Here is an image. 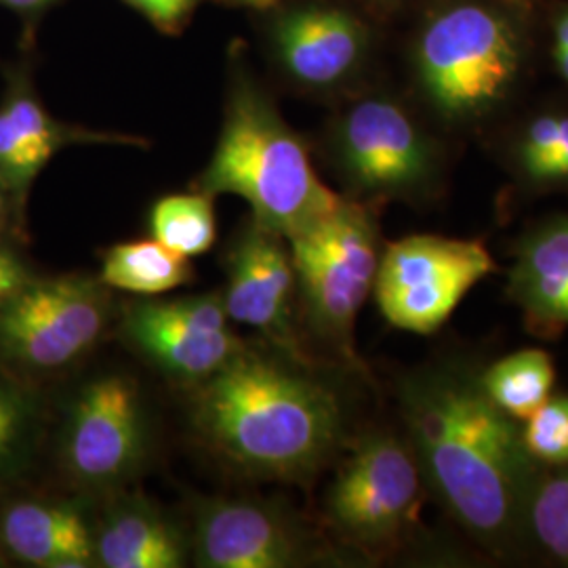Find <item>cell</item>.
Here are the masks:
<instances>
[{"instance_id":"cell-1","label":"cell","mask_w":568,"mask_h":568,"mask_svg":"<svg viewBox=\"0 0 568 568\" xmlns=\"http://www.w3.org/2000/svg\"><path fill=\"white\" fill-rule=\"evenodd\" d=\"M400 410L427 487L467 532L504 546L527 525L537 462L480 377L457 368L417 371L400 386Z\"/></svg>"},{"instance_id":"cell-2","label":"cell","mask_w":568,"mask_h":568,"mask_svg":"<svg viewBox=\"0 0 568 568\" xmlns=\"http://www.w3.org/2000/svg\"><path fill=\"white\" fill-rule=\"evenodd\" d=\"M192 427L215 457L257 480L305 485L344 440V406L304 358L248 345L192 387Z\"/></svg>"},{"instance_id":"cell-3","label":"cell","mask_w":568,"mask_h":568,"mask_svg":"<svg viewBox=\"0 0 568 568\" xmlns=\"http://www.w3.org/2000/svg\"><path fill=\"white\" fill-rule=\"evenodd\" d=\"M196 190L243 199L251 220L286 241L344 201L318 178L304 140L246 70L232 77L224 124Z\"/></svg>"},{"instance_id":"cell-4","label":"cell","mask_w":568,"mask_h":568,"mask_svg":"<svg viewBox=\"0 0 568 568\" xmlns=\"http://www.w3.org/2000/svg\"><path fill=\"white\" fill-rule=\"evenodd\" d=\"M112 323L100 276L34 274L0 307V366L39 384L82 363Z\"/></svg>"},{"instance_id":"cell-5","label":"cell","mask_w":568,"mask_h":568,"mask_svg":"<svg viewBox=\"0 0 568 568\" xmlns=\"http://www.w3.org/2000/svg\"><path fill=\"white\" fill-rule=\"evenodd\" d=\"M297 297L307 326L347 361H356L354 326L375 288L379 232L365 204L344 199L288 241Z\"/></svg>"},{"instance_id":"cell-6","label":"cell","mask_w":568,"mask_h":568,"mask_svg":"<svg viewBox=\"0 0 568 568\" xmlns=\"http://www.w3.org/2000/svg\"><path fill=\"white\" fill-rule=\"evenodd\" d=\"M152 424L140 384L126 373L89 377L63 406L55 462L82 497L129 487L150 459Z\"/></svg>"},{"instance_id":"cell-7","label":"cell","mask_w":568,"mask_h":568,"mask_svg":"<svg viewBox=\"0 0 568 568\" xmlns=\"http://www.w3.org/2000/svg\"><path fill=\"white\" fill-rule=\"evenodd\" d=\"M415 63L438 112L471 119L506 95L520 68V41L495 9L457 4L427 21Z\"/></svg>"},{"instance_id":"cell-8","label":"cell","mask_w":568,"mask_h":568,"mask_svg":"<svg viewBox=\"0 0 568 568\" xmlns=\"http://www.w3.org/2000/svg\"><path fill=\"white\" fill-rule=\"evenodd\" d=\"M424 485L408 440L384 432L368 434L349 450L326 488V523L349 546L387 548L417 518Z\"/></svg>"},{"instance_id":"cell-9","label":"cell","mask_w":568,"mask_h":568,"mask_svg":"<svg viewBox=\"0 0 568 568\" xmlns=\"http://www.w3.org/2000/svg\"><path fill=\"white\" fill-rule=\"evenodd\" d=\"M495 270V260L480 241L413 234L382 251L373 293L389 325L429 335Z\"/></svg>"},{"instance_id":"cell-10","label":"cell","mask_w":568,"mask_h":568,"mask_svg":"<svg viewBox=\"0 0 568 568\" xmlns=\"http://www.w3.org/2000/svg\"><path fill=\"white\" fill-rule=\"evenodd\" d=\"M119 333L148 365L183 387L201 386L244 347L222 293L135 302L122 312Z\"/></svg>"},{"instance_id":"cell-11","label":"cell","mask_w":568,"mask_h":568,"mask_svg":"<svg viewBox=\"0 0 568 568\" xmlns=\"http://www.w3.org/2000/svg\"><path fill=\"white\" fill-rule=\"evenodd\" d=\"M333 156L349 190L363 199H400L432 173V148L405 108L387 98L349 105L333 131Z\"/></svg>"},{"instance_id":"cell-12","label":"cell","mask_w":568,"mask_h":568,"mask_svg":"<svg viewBox=\"0 0 568 568\" xmlns=\"http://www.w3.org/2000/svg\"><path fill=\"white\" fill-rule=\"evenodd\" d=\"M190 544L201 568H293L312 556L310 535L291 509L246 495L199 501Z\"/></svg>"},{"instance_id":"cell-13","label":"cell","mask_w":568,"mask_h":568,"mask_svg":"<svg viewBox=\"0 0 568 568\" xmlns=\"http://www.w3.org/2000/svg\"><path fill=\"white\" fill-rule=\"evenodd\" d=\"M138 145L145 140L93 131L55 119L41 100L28 63L4 68L0 98V183L7 190L18 224L26 232L30 192L53 156L70 145Z\"/></svg>"},{"instance_id":"cell-14","label":"cell","mask_w":568,"mask_h":568,"mask_svg":"<svg viewBox=\"0 0 568 568\" xmlns=\"http://www.w3.org/2000/svg\"><path fill=\"white\" fill-rule=\"evenodd\" d=\"M224 270L222 297L232 323L302 358L293 325L297 278L286 239L248 217L225 248Z\"/></svg>"},{"instance_id":"cell-15","label":"cell","mask_w":568,"mask_h":568,"mask_svg":"<svg viewBox=\"0 0 568 568\" xmlns=\"http://www.w3.org/2000/svg\"><path fill=\"white\" fill-rule=\"evenodd\" d=\"M0 558L30 568H93L95 516L84 497L0 495Z\"/></svg>"},{"instance_id":"cell-16","label":"cell","mask_w":568,"mask_h":568,"mask_svg":"<svg viewBox=\"0 0 568 568\" xmlns=\"http://www.w3.org/2000/svg\"><path fill=\"white\" fill-rule=\"evenodd\" d=\"M272 47L291 81L305 89H331L365 58L366 28L339 7L302 4L274 21Z\"/></svg>"},{"instance_id":"cell-17","label":"cell","mask_w":568,"mask_h":568,"mask_svg":"<svg viewBox=\"0 0 568 568\" xmlns=\"http://www.w3.org/2000/svg\"><path fill=\"white\" fill-rule=\"evenodd\" d=\"M95 560L102 568H182L192 560L190 530L150 497L122 488L103 497L95 516Z\"/></svg>"},{"instance_id":"cell-18","label":"cell","mask_w":568,"mask_h":568,"mask_svg":"<svg viewBox=\"0 0 568 568\" xmlns=\"http://www.w3.org/2000/svg\"><path fill=\"white\" fill-rule=\"evenodd\" d=\"M509 291L530 323L568 326V220L537 230L520 246Z\"/></svg>"},{"instance_id":"cell-19","label":"cell","mask_w":568,"mask_h":568,"mask_svg":"<svg viewBox=\"0 0 568 568\" xmlns=\"http://www.w3.org/2000/svg\"><path fill=\"white\" fill-rule=\"evenodd\" d=\"M47 427L39 386L0 366V495L23 487L39 464Z\"/></svg>"},{"instance_id":"cell-20","label":"cell","mask_w":568,"mask_h":568,"mask_svg":"<svg viewBox=\"0 0 568 568\" xmlns=\"http://www.w3.org/2000/svg\"><path fill=\"white\" fill-rule=\"evenodd\" d=\"M100 281L110 291L159 297L194 281L190 260L154 239L114 244L103 253Z\"/></svg>"},{"instance_id":"cell-21","label":"cell","mask_w":568,"mask_h":568,"mask_svg":"<svg viewBox=\"0 0 568 568\" xmlns=\"http://www.w3.org/2000/svg\"><path fill=\"white\" fill-rule=\"evenodd\" d=\"M556 371L544 349H520L488 366L480 384L511 419H527L551 396Z\"/></svg>"},{"instance_id":"cell-22","label":"cell","mask_w":568,"mask_h":568,"mask_svg":"<svg viewBox=\"0 0 568 568\" xmlns=\"http://www.w3.org/2000/svg\"><path fill=\"white\" fill-rule=\"evenodd\" d=\"M213 201L203 190L159 199L148 215L150 236L185 260L204 255L217 241Z\"/></svg>"},{"instance_id":"cell-23","label":"cell","mask_w":568,"mask_h":568,"mask_svg":"<svg viewBox=\"0 0 568 568\" xmlns=\"http://www.w3.org/2000/svg\"><path fill=\"white\" fill-rule=\"evenodd\" d=\"M527 523L541 548L568 565V466L535 485Z\"/></svg>"},{"instance_id":"cell-24","label":"cell","mask_w":568,"mask_h":568,"mask_svg":"<svg viewBox=\"0 0 568 568\" xmlns=\"http://www.w3.org/2000/svg\"><path fill=\"white\" fill-rule=\"evenodd\" d=\"M523 443L544 466H568V396H549L525 419Z\"/></svg>"},{"instance_id":"cell-25","label":"cell","mask_w":568,"mask_h":568,"mask_svg":"<svg viewBox=\"0 0 568 568\" xmlns=\"http://www.w3.org/2000/svg\"><path fill=\"white\" fill-rule=\"evenodd\" d=\"M568 133V116H541L528 124L520 143V163L532 180H539Z\"/></svg>"},{"instance_id":"cell-26","label":"cell","mask_w":568,"mask_h":568,"mask_svg":"<svg viewBox=\"0 0 568 568\" xmlns=\"http://www.w3.org/2000/svg\"><path fill=\"white\" fill-rule=\"evenodd\" d=\"M164 34H178L201 0H124Z\"/></svg>"},{"instance_id":"cell-27","label":"cell","mask_w":568,"mask_h":568,"mask_svg":"<svg viewBox=\"0 0 568 568\" xmlns=\"http://www.w3.org/2000/svg\"><path fill=\"white\" fill-rule=\"evenodd\" d=\"M34 276L30 265L9 241H0V307L7 300Z\"/></svg>"},{"instance_id":"cell-28","label":"cell","mask_w":568,"mask_h":568,"mask_svg":"<svg viewBox=\"0 0 568 568\" xmlns=\"http://www.w3.org/2000/svg\"><path fill=\"white\" fill-rule=\"evenodd\" d=\"M9 236H11V239H18V241H23V239H26V232H23L20 224H18V217H16L11 199H9L7 190H4L2 183H0V241H7Z\"/></svg>"},{"instance_id":"cell-29","label":"cell","mask_w":568,"mask_h":568,"mask_svg":"<svg viewBox=\"0 0 568 568\" xmlns=\"http://www.w3.org/2000/svg\"><path fill=\"white\" fill-rule=\"evenodd\" d=\"M58 2L60 0H0V7L18 13L21 20H37Z\"/></svg>"},{"instance_id":"cell-30","label":"cell","mask_w":568,"mask_h":568,"mask_svg":"<svg viewBox=\"0 0 568 568\" xmlns=\"http://www.w3.org/2000/svg\"><path fill=\"white\" fill-rule=\"evenodd\" d=\"M539 180H568V133L565 142L556 150L551 161L546 164Z\"/></svg>"},{"instance_id":"cell-31","label":"cell","mask_w":568,"mask_h":568,"mask_svg":"<svg viewBox=\"0 0 568 568\" xmlns=\"http://www.w3.org/2000/svg\"><path fill=\"white\" fill-rule=\"evenodd\" d=\"M568 49V11L556 23V51Z\"/></svg>"},{"instance_id":"cell-32","label":"cell","mask_w":568,"mask_h":568,"mask_svg":"<svg viewBox=\"0 0 568 568\" xmlns=\"http://www.w3.org/2000/svg\"><path fill=\"white\" fill-rule=\"evenodd\" d=\"M234 2H241L244 7H253V9H270L281 0H234Z\"/></svg>"},{"instance_id":"cell-33","label":"cell","mask_w":568,"mask_h":568,"mask_svg":"<svg viewBox=\"0 0 568 568\" xmlns=\"http://www.w3.org/2000/svg\"><path fill=\"white\" fill-rule=\"evenodd\" d=\"M556 60H558V65H560L562 77L568 81V49L567 51H556Z\"/></svg>"},{"instance_id":"cell-34","label":"cell","mask_w":568,"mask_h":568,"mask_svg":"<svg viewBox=\"0 0 568 568\" xmlns=\"http://www.w3.org/2000/svg\"><path fill=\"white\" fill-rule=\"evenodd\" d=\"M511 2H523V0H511Z\"/></svg>"}]
</instances>
